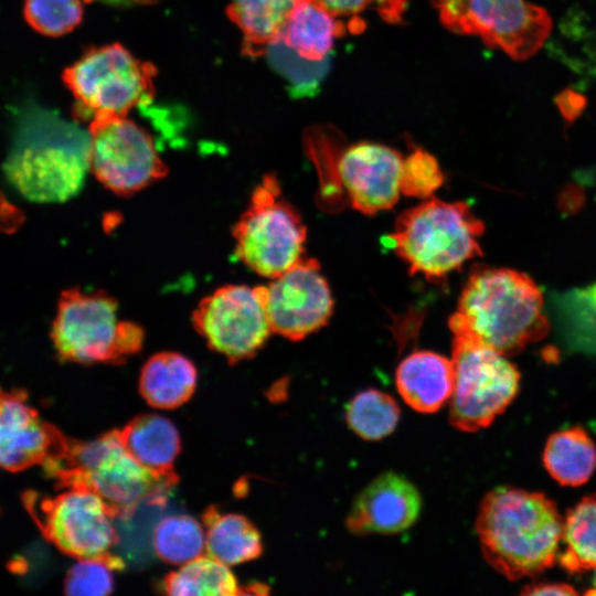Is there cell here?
I'll return each instance as SVG.
<instances>
[{"label":"cell","instance_id":"52a82bcc","mask_svg":"<svg viewBox=\"0 0 596 596\" xmlns=\"http://www.w3.org/2000/svg\"><path fill=\"white\" fill-rule=\"evenodd\" d=\"M305 139L310 156L327 163V175L353 209L373 215L396 204L403 162L397 150L372 141L339 147L336 130L322 127L309 129Z\"/></svg>","mask_w":596,"mask_h":596},{"label":"cell","instance_id":"ba28073f","mask_svg":"<svg viewBox=\"0 0 596 596\" xmlns=\"http://www.w3.org/2000/svg\"><path fill=\"white\" fill-rule=\"evenodd\" d=\"M236 254L260 276L275 278L304 256L307 228L281 193L275 174L264 175L233 228Z\"/></svg>","mask_w":596,"mask_h":596},{"label":"cell","instance_id":"4dcf8cb0","mask_svg":"<svg viewBox=\"0 0 596 596\" xmlns=\"http://www.w3.org/2000/svg\"><path fill=\"white\" fill-rule=\"evenodd\" d=\"M444 183V173L436 158L421 147H413L403 158L401 169L402 194L429 199Z\"/></svg>","mask_w":596,"mask_h":596},{"label":"cell","instance_id":"cb8c5ba5","mask_svg":"<svg viewBox=\"0 0 596 596\" xmlns=\"http://www.w3.org/2000/svg\"><path fill=\"white\" fill-rule=\"evenodd\" d=\"M543 462L554 480L563 486H581L596 468V446L585 429L571 427L551 435Z\"/></svg>","mask_w":596,"mask_h":596},{"label":"cell","instance_id":"6da1fadb","mask_svg":"<svg viewBox=\"0 0 596 596\" xmlns=\"http://www.w3.org/2000/svg\"><path fill=\"white\" fill-rule=\"evenodd\" d=\"M563 524L555 502L543 493L499 487L483 498L476 530L487 563L517 581L553 566Z\"/></svg>","mask_w":596,"mask_h":596},{"label":"cell","instance_id":"7a4b0ae2","mask_svg":"<svg viewBox=\"0 0 596 596\" xmlns=\"http://www.w3.org/2000/svg\"><path fill=\"white\" fill-rule=\"evenodd\" d=\"M543 307L542 292L528 275L509 268H477L460 294L449 328L453 334L468 336L510 356L546 336Z\"/></svg>","mask_w":596,"mask_h":596},{"label":"cell","instance_id":"8d00e7d4","mask_svg":"<svg viewBox=\"0 0 596 596\" xmlns=\"http://www.w3.org/2000/svg\"><path fill=\"white\" fill-rule=\"evenodd\" d=\"M85 2H93L97 1L105 4H111V6H125V4H131V3H140L149 0H84Z\"/></svg>","mask_w":596,"mask_h":596},{"label":"cell","instance_id":"2e32d148","mask_svg":"<svg viewBox=\"0 0 596 596\" xmlns=\"http://www.w3.org/2000/svg\"><path fill=\"white\" fill-rule=\"evenodd\" d=\"M21 390L1 393L0 464L10 472L43 465L61 448L65 435L40 418L36 409L25 403Z\"/></svg>","mask_w":596,"mask_h":596},{"label":"cell","instance_id":"9c48e42d","mask_svg":"<svg viewBox=\"0 0 596 596\" xmlns=\"http://www.w3.org/2000/svg\"><path fill=\"white\" fill-rule=\"evenodd\" d=\"M61 490L64 491L55 497L31 490L22 494L23 505L43 538L68 556L100 558L114 571L123 570V560L110 553L118 535L104 500L83 488Z\"/></svg>","mask_w":596,"mask_h":596},{"label":"cell","instance_id":"d6986e66","mask_svg":"<svg viewBox=\"0 0 596 596\" xmlns=\"http://www.w3.org/2000/svg\"><path fill=\"white\" fill-rule=\"evenodd\" d=\"M119 433L124 446L141 466L159 478L178 482L173 462L181 445L171 421L157 414H141Z\"/></svg>","mask_w":596,"mask_h":596},{"label":"cell","instance_id":"9a60e30c","mask_svg":"<svg viewBox=\"0 0 596 596\" xmlns=\"http://www.w3.org/2000/svg\"><path fill=\"white\" fill-rule=\"evenodd\" d=\"M265 288L272 331L286 339L306 338L332 315V295L317 259L302 257Z\"/></svg>","mask_w":596,"mask_h":596},{"label":"cell","instance_id":"8992f818","mask_svg":"<svg viewBox=\"0 0 596 596\" xmlns=\"http://www.w3.org/2000/svg\"><path fill=\"white\" fill-rule=\"evenodd\" d=\"M51 337L62 360L119 364L142 345V329L117 318V302L105 291L62 292Z\"/></svg>","mask_w":596,"mask_h":596},{"label":"cell","instance_id":"d6a6232c","mask_svg":"<svg viewBox=\"0 0 596 596\" xmlns=\"http://www.w3.org/2000/svg\"><path fill=\"white\" fill-rule=\"evenodd\" d=\"M337 18H348V29L351 32H360L364 28L363 20L359 14L372 0H312Z\"/></svg>","mask_w":596,"mask_h":596},{"label":"cell","instance_id":"8fae6325","mask_svg":"<svg viewBox=\"0 0 596 596\" xmlns=\"http://www.w3.org/2000/svg\"><path fill=\"white\" fill-rule=\"evenodd\" d=\"M153 67L114 43L87 51L63 73L77 115L94 119L126 116L152 94Z\"/></svg>","mask_w":596,"mask_h":596},{"label":"cell","instance_id":"836d02e7","mask_svg":"<svg viewBox=\"0 0 596 596\" xmlns=\"http://www.w3.org/2000/svg\"><path fill=\"white\" fill-rule=\"evenodd\" d=\"M557 106L566 120L575 119L583 110L585 105L584 97L573 91H565L556 98Z\"/></svg>","mask_w":596,"mask_h":596},{"label":"cell","instance_id":"1f68e13d","mask_svg":"<svg viewBox=\"0 0 596 596\" xmlns=\"http://www.w3.org/2000/svg\"><path fill=\"white\" fill-rule=\"evenodd\" d=\"M111 565L100 558L78 560L64 579V593L70 596H105L113 592Z\"/></svg>","mask_w":596,"mask_h":596},{"label":"cell","instance_id":"44dd1931","mask_svg":"<svg viewBox=\"0 0 596 596\" xmlns=\"http://www.w3.org/2000/svg\"><path fill=\"white\" fill-rule=\"evenodd\" d=\"M196 376L194 364L182 354L156 353L141 369L139 392L150 406L172 409L192 396Z\"/></svg>","mask_w":596,"mask_h":596},{"label":"cell","instance_id":"4fadbf2b","mask_svg":"<svg viewBox=\"0 0 596 596\" xmlns=\"http://www.w3.org/2000/svg\"><path fill=\"white\" fill-rule=\"evenodd\" d=\"M88 132L89 170L114 193L131 195L167 174L150 135L126 116L94 119Z\"/></svg>","mask_w":596,"mask_h":596},{"label":"cell","instance_id":"603a6c76","mask_svg":"<svg viewBox=\"0 0 596 596\" xmlns=\"http://www.w3.org/2000/svg\"><path fill=\"white\" fill-rule=\"evenodd\" d=\"M299 0H232L226 13L243 33V53L265 54L277 40Z\"/></svg>","mask_w":596,"mask_h":596},{"label":"cell","instance_id":"5bb4252c","mask_svg":"<svg viewBox=\"0 0 596 596\" xmlns=\"http://www.w3.org/2000/svg\"><path fill=\"white\" fill-rule=\"evenodd\" d=\"M265 290V286H223L203 298L193 312L195 330L230 363L254 356L273 332Z\"/></svg>","mask_w":596,"mask_h":596},{"label":"cell","instance_id":"83f0119b","mask_svg":"<svg viewBox=\"0 0 596 596\" xmlns=\"http://www.w3.org/2000/svg\"><path fill=\"white\" fill-rule=\"evenodd\" d=\"M345 419L361 438L379 440L395 429L400 407L391 395L368 389L358 393L347 405Z\"/></svg>","mask_w":596,"mask_h":596},{"label":"cell","instance_id":"d590c367","mask_svg":"<svg viewBox=\"0 0 596 596\" xmlns=\"http://www.w3.org/2000/svg\"><path fill=\"white\" fill-rule=\"evenodd\" d=\"M375 2L380 15L389 23L402 21L408 0H372Z\"/></svg>","mask_w":596,"mask_h":596},{"label":"cell","instance_id":"f1b7e54d","mask_svg":"<svg viewBox=\"0 0 596 596\" xmlns=\"http://www.w3.org/2000/svg\"><path fill=\"white\" fill-rule=\"evenodd\" d=\"M264 55L288 81L289 93L297 98L315 95L329 67L328 58L307 60L288 47L279 38L267 46Z\"/></svg>","mask_w":596,"mask_h":596},{"label":"cell","instance_id":"f546056e","mask_svg":"<svg viewBox=\"0 0 596 596\" xmlns=\"http://www.w3.org/2000/svg\"><path fill=\"white\" fill-rule=\"evenodd\" d=\"M23 13L33 30L61 36L82 21L83 6L82 0H25Z\"/></svg>","mask_w":596,"mask_h":596},{"label":"cell","instance_id":"74e56055","mask_svg":"<svg viewBox=\"0 0 596 596\" xmlns=\"http://www.w3.org/2000/svg\"><path fill=\"white\" fill-rule=\"evenodd\" d=\"M593 589L589 592L592 594H596V573H595V576H594V582H593Z\"/></svg>","mask_w":596,"mask_h":596},{"label":"cell","instance_id":"ffe728a7","mask_svg":"<svg viewBox=\"0 0 596 596\" xmlns=\"http://www.w3.org/2000/svg\"><path fill=\"white\" fill-rule=\"evenodd\" d=\"M347 31L337 18L312 0H299L287 19L279 39L310 61L329 57L334 42Z\"/></svg>","mask_w":596,"mask_h":596},{"label":"cell","instance_id":"7402d4cb","mask_svg":"<svg viewBox=\"0 0 596 596\" xmlns=\"http://www.w3.org/2000/svg\"><path fill=\"white\" fill-rule=\"evenodd\" d=\"M206 554L226 565H237L257 558L263 552L259 531L244 515L220 513L209 507L202 517Z\"/></svg>","mask_w":596,"mask_h":596},{"label":"cell","instance_id":"ac0fdd59","mask_svg":"<svg viewBox=\"0 0 596 596\" xmlns=\"http://www.w3.org/2000/svg\"><path fill=\"white\" fill-rule=\"evenodd\" d=\"M454 382L451 359L426 350L408 354L395 373L400 395L421 413H434L449 402Z\"/></svg>","mask_w":596,"mask_h":596},{"label":"cell","instance_id":"3957f363","mask_svg":"<svg viewBox=\"0 0 596 596\" xmlns=\"http://www.w3.org/2000/svg\"><path fill=\"white\" fill-rule=\"evenodd\" d=\"M42 468L57 489L83 488L98 494L114 518L128 519L142 502L164 505L175 481L159 478L126 449L119 429L82 441L65 437Z\"/></svg>","mask_w":596,"mask_h":596},{"label":"cell","instance_id":"277c9868","mask_svg":"<svg viewBox=\"0 0 596 596\" xmlns=\"http://www.w3.org/2000/svg\"><path fill=\"white\" fill-rule=\"evenodd\" d=\"M89 132L52 111L26 113L8 161L11 180L34 200H62L79 187L88 167Z\"/></svg>","mask_w":596,"mask_h":596},{"label":"cell","instance_id":"e575fe53","mask_svg":"<svg viewBox=\"0 0 596 596\" xmlns=\"http://www.w3.org/2000/svg\"><path fill=\"white\" fill-rule=\"evenodd\" d=\"M521 594L533 595V596H541V595L568 596V595H577V592L572 585L564 584V583H538V584L525 586V588L521 592Z\"/></svg>","mask_w":596,"mask_h":596},{"label":"cell","instance_id":"4316f807","mask_svg":"<svg viewBox=\"0 0 596 596\" xmlns=\"http://www.w3.org/2000/svg\"><path fill=\"white\" fill-rule=\"evenodd\" d=\"M152 546L163 562L183 565L206 552L205 532L190 515H169L156 525Z\"/></svg>","mask_w":596,"mask_h":596},{"label":"cell","instance_id":"484cf974","mask_svg":"<svg viewBox=\"0 0 596 596\" xmlns=\"http://www.w3.org/2000/svg\"><path fill=\"white\" fill-rule=\"evenodd\" d=\"M560 565L571 574L596 570V496L584 497L564 518Z\"/></svg>","mask_w":596,"mask_h":596},{"label":"cell","instance_id":"d4e9b609","mask_svg":"<svg viewBox=\"0 0 596 596\" xmlns=\"http://www.w3.org/2000/svg\"><path fill=\"white\" fill-rule=\"evenodd\" d=\"M163 590L174 596H233L245 594L228 565L203 554L169 573L162 582Z\"/></svg>","mask_w":596,"mask_h":596},{"label":"cell","instance_id":"5b68a950","mask_svg":"<svg viewBox=\"0 0 596 596\" xmlns=\"http://www.w3.org/2000/svg\"><path fill=\"white\" fill-rule=\"evenodd\" d=\"M483 232L485 224L466 202L429 198L398 215L387 244L411 274L434 281L481 256L478 238Z\"/></svg>","mask_w":596,"mask_h":596},{"label":"cell","instance_id":"e0dca14e","mask_svg":"<svg viewBox=\"0 0 596 596\" xmlns=\"http://www.w3.org/2000/svg\"><path fill=\"white\" fill-rule=\"evenodd\" d=\"M421 508V494L411 481L384 472L358 494L345 524L358 535L398 533L414 524Z\"/></svg>","mask_w":596,"mask_h":596},{"label":"cell","instance_id":"30bf717a","mask_svg":"<svg viewBox=\"0 0 596 596\" xmlns=\"http://www.w3.org/2000/svg\"><path fill=\"white\" fill-rule=\"evenodd\" d=\"M451 361V425L464 432L488 427L517 396L520 372L505 355L465 334H454Z\"/></svg>","mask_w":596,"mask_h":596},{"label":"cell","instance_id":"7c38bea8","mask_svg":"<svg viewBox=\"0 0 596 596\" xmlns=\"http://www.w3.org/2000/svg\"><path fill=\"white\" fill-rule=\"evenodd\" d=\"M435 7L450 31L478 35L515 60L532 56L552 26L547 12L525 0H438Z\"/></svg>","mask_w":596,"mask_h":596}]
</instances>
